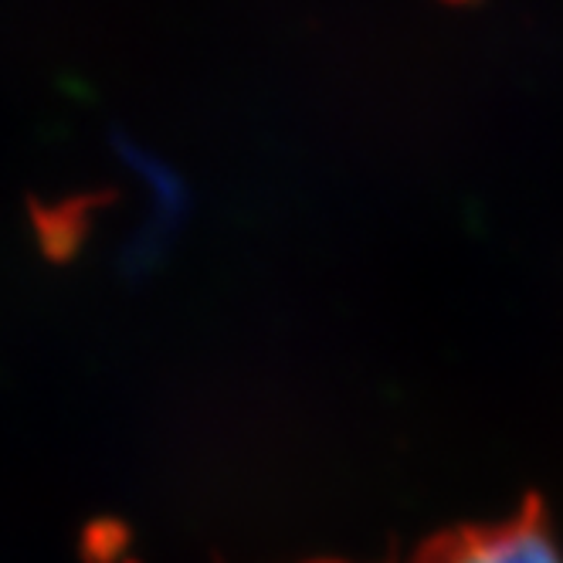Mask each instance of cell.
Returning a JSON list of instances; mask_svg holds the SVG:
<instances>
[{
    "label": "cell",
    "instance_id": "obj_2",
    "mask_svg": "<svg viewBox=\"0 0 563 563\" xmlns=\"http://www.w3.org/2000/svg\"><path fill=\"white\" fill-rule=\"evenodd\" d=\"M302 563H360V560H340V556H319V560H302Z\"/></svg>",
    "mask_w": 563,
    "mask_h": 563
},
{
    "label": "cell",
    "instance_id": "obj_1",
    "mask_svg": "<svg viewBox=\"0 0 563 563\" xmlns=\"http://www.w3.org/2000/svg\"><path fill=\"white\" fill-rule=\"evenodd\" d=\"M411 563H563L560 543L540 499L516 512L441 530L428 537Z\"/></svg>",
    "mask_w": 563,
    "mask_h": 563
}]
</instances>
